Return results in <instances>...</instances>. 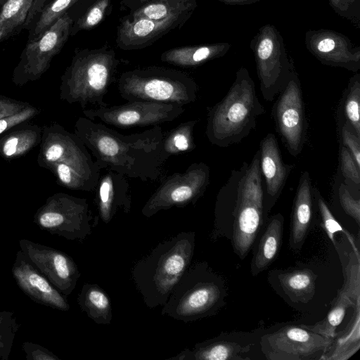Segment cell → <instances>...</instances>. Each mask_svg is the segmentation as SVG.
<instances>
[{"label": "cell", "mask_w": 360, "mask_h": 360, "mask_svg": "<svg viewBox=\"0 0 360 360\" xmlns=\"http://www.w3.org/2000/svg\"><path fill=\"white\" fill-rule=\"evenodd\" d=\"M74 133L101 169L112 170L142 181H155L162 174L164 132L160 125L124 135L100 122L79 117L75 124Z\"/></svg>", "instance_id": "cell-1"}, {"label": "cell", "mask_w": 360, "mask_h": 360, "mask_svg": "<svg viewBox=\"0 0 360 360\" xmlns=\"http://www.w3.org/2000/svg\"><path fill=\"white\" fill-rule=\"evenodd\" d=\"M214 216L212 238L219 236L227 223L231 222L233 250L243 259L265 224L259 150L250 162H243L239 169L231 171L218 192Z\"/></svg>", "instance_id": "cell-2"}, {"label": "cell", "mask_w": 360, "mask_h": 360, "mask_svg": "<svg viewBox=\"0 0 360 360\" xmlns=\"http://www.w3.org/2000/svg\"><path fill=\"white\" fill-rule=\"evenodd\" d=\"M195 233L181 231L160 242L131 269V278L150 309L163 306L194 255Z\"/></svg>", "instance_id": "cell-3"}, {"label": "cell", "mask_w": 360, "mask_h": 360, "mask_svg": "<svg viewBox=\"0 0 360 360\" xmlns=\"http://www.w3.org/2000/svg\"><path fill=\"white\" fill-rule=\"evenodd\" d=\"M265 112L255 82L248 70L241 67L225 96L210 108L205 135L218 147L238 143L255 128L257 118Z\"/></svg>", "instance_id": "cell-4"}, {"label": "cell", "mask_w": 360, "mask_h": 360, "mask_svg": "<svg viewBox=\"0 0 360 360\" xmlns=\"http://www.w3.org/2000/svg\"><path fill=\"white\" fill-rule=\"evenodd\" d=\"M120 60L108 46L77 51L60 78V98L69 104L107 106L105 95L115 82Z\"/></svg>", "instance_id": "cell-5"}, {"label": "cell", "mask_w": 360, "mask_h": 360, "mask_svg": "<svg viewBox=\"0 0 360 360\" xmlns=\"http://www.w3.org/2000/svg\"><path fill=\"white\" fill-rule=\"evenodd\" d=\"M224 282L206 262L190 264L162 306L161 314L185 323L216 314L226 304Z\"/></svg>", "instance_id": "cell-6"}, {"label": "cell", "mask_w": 360, "mask_h": 360, "mask_svg": "<svg viewBox=\"0 0 360 360\" xmlns=\"http://www.w3.org/2000/svg\"><path fill=\"white\" fill-rule=\"evenodd\" d=\"M120 95L127 101H141L185 105L196 101L198 86L181 70L159 66L136 68L117 79Z\"/></svg>", "instance_id": "cell-7"}, {"label": "cell", "mask_w": 360, "mask_h": 360, "mask_svg": "<svg viewBox=\"0 0 360 360\" xmlns=\"http://www.w3.org/2000/svg\"><path fill=\"white\" fill-rule=\"evenodd\" d=\"M94 217L86 199L65 193L49 196L45 203L37 209L34 223L41 230L68 240L82 243L92 232Z\"/></svg>", "instance_id": "cell-8"}, {"label": "cell", "mask_w": 360, "mask_h": 360, "mask_svg": "<svg viewBox=\"0 0 360 360\" xmlns=\"http://www.w3.org/2000/svg\"><path fill=\"white\" fill-rule=\"evenodd\" d=\"M250 47L255 56L262 95L266 101H272L286 85L293 60L288 55L281 33L271 24L259 29Z\"/></svg>", "instance_id": "cell-9"}, {"label": "cell", "mask_w": 360, "mask_h": 360, "mask_svg": "<svg viewBox=\"0 0 360 360\" xmlns=\"http://www.w3.org/2000/svg\"><path fill=\"white\" fill-rule=\"evenodd\" d=\"M37 163L46 169L63 162L77 171L96 188L102 170L82 141L58 123L44 125Z\"/></svg>", "instance_id": "cell-10"}, {"label": "cell", "mask_w": 360, "mask_h": 360, "mask_svg": "<svg viewBox=\"0 0 360 360\" xmlns=\"http://www.w3.org/2000/svg\"><path fill=\"white\" fill-rule=\"evenodd\" d=\"M210 167L201 162L167 176L146 202L141 214L148 218L162 210L195 205L210 184Z\"/></svg>", "instance_id": "cell-11"}, {"label": "cell", "mask_w": 360, "mask_h": 360, "mask_svg": "<svg viewBox=\"0 0 360 360\" xmlns=\"http://www.w3.org/2000/svg\"><path fill=\"white\" fill-rule=\"evenodd\" d=\"M333 340L302 326L285 325L262 335L259 343L269 360H320Z\"/></svg>", "instance_id": "cell-12"}, {"label": "cell", "mask_w": 360, "mask_h": 360, "mask_svg": "<svg viewBox=\"0 0 360 360\" xmlns=\"http://www.w3.org/2000/svg\"><path fill=\"white\" fill-rule=\"evenodd\" d=\"M72 19L66 12L39 38L28 41L15 68L12 82L18 86L39 79L50 67L70 34Z\"/></svg>", "instance_id": "cell-13"}, {"label": "cell", "mask_w": 360, "mask_h": 360, "mask_svg": "<svg viewBox=\"0 0 360 360\" xmlns=\"http://www.w3.org/2000/svg\"><path fill=\"white\" fill-rule=\"evenodd\" d=\"M185 111L183 105L151 101H134L112 106L84 109L85 117L107 126L126 129L158 126L172 122Z\"/></svg>", "instance_id": "cell-14"}, {"label": "cell", "mask_w": 360, "mask_h": 360, "mask_svg": "<svg viewBox=\"0 0 360 360\" xmlns=\"http://www.w3.org/2000/svg\"><path fill=\"white\" fill-rule=\"evenodd\" d=\"M272 116L285 148L291 155L297 157L305 144L308 125L301 84L295 65L273 105Z\"/></svg>", "instance_id": "cell-15"}, {"label": "cell", "mask_w": 360, "mask_h": 360, "mask_svg": "<svg viewBox=\"0 0 360 360\" xmlns=\"http://www.w3.org/2000/svg\"><path fill=\"white\" fill-rule=\"evenodd\" d=\"M19 247L33 265L60 292L65 296L72 293L81 274L70 255L27 239L19 240Z\"/></svg>", "instance_id": "cell-16"}, {"label": "cell", "mask_w": 360, "mask_h": 360, "mask_svg": "<svg viewBox=\"0 0 360 360\" xmlns=\"http://www.w3.org/2000/svg\"><path fill=\"white\" fill-rule=\"evenodd\" d=\"M307 50L322 64L356 72L360 69V47L345 34L319 29L306 32Z\"/></svg>", "instance_id": "cell-17"}, {"label": "cell", "mask_w": 360, "mask_h": 360, "mask_svg": "<svg viewBox=\"0 0 360 360\" xmlns=\"http://www.w3.org/2000/svg\"><path fill=\"white\" fill-rule=\"evenodd\" d=\"M11 273L19 288L34 302L53 309L67 311V296L60 292L19 250Z\"/></svg>", "instance_id": "cell-18"}, {"label": "cell", "mask_w": 360, "mask_h": 360, "mask_svg": "<svg viewBox=\"0 0 360 360\" xmlns=\"http://www.w3.org/2000/svg\"><path fill=\"white\" fill-rule=\"evenodd\" d=\"M191 13L169 16L161 20L124 16L117 32V46L124 51L137 50L153 44L172 30L181 28Z\"/></svg>", "instance_id": "cell-19"}, {"label": "cell", "mask_w": 360, "mask_h": 360, "mask_svg": "<svg viewBox=\"0 0 360 360\" xmlns=\"http://www.w3.org/2000/svg\"><path fill=\"white\" fill-rule=\"evenodd\" d=\"M259 162L262 176L265 181L264 191V222L271 208L276 202L293 168L282 159L277 139L272 133L262 139L259 144Z\"/></svg>", "instance_id": "cell-20"}, {"label": "cell", "mask_w": 360, "mask_h": 360, "mask_svg": "<svg viewBox=\"0 0 360 360\" xmlns=\"http://www.w3.org/2000/svg\"><path fill=\"white\" fill-rule=\"evenodd\" d=\"M108 171L100 176L96 188L95 203L98 210V219L108 224L121 209L127 214L131 207V198L129 193V184L127 177L115 172Z\"/></svg>", "instance_id": "cell-21"}, {"label": "cell", "mask_w": 360, "mask_h": 360, "mask_svg": "<svg viewBox=\"0 0 360 360\" xmlns=\"http://www.w3.org/2000/svg\"><path fill=\"white\" fill-rule=\"evenodd\" d=\"M250 344L231 341L228 334L198 342L193 348L185 349L167 360H247L244 356Z\"/></svg>", "instance_id": "cell-22"}, {"label": "cell", "mask_w": 360, "mask_h": 360, "mask_svg": "<svg viewBox=\"0 0 360 360\" xmlns=\"http://www.w3.org/2000/svg\"><path fill=\"white\" fill-rule=\"evenodd\" d=\"M313 188L309 173H302L293 202L290 233V246L299 251L309 231L312 218Z\"/></svg>", "instance_id": "cell-23"}, {"label": "cell", "mask_w": 360, "mask_h": 360, "mask_svg": "<svg viewBox=\"0 0 360 360\" xmlns=\"http://www.w3.org/2000/svg\"><path fill=\"white\" fill-rule=\"evenodd\" d=\"M120 5L129 10L130 18L161 20L169 16L193 14L196 0H122Z\"/></svg>", "instance_id": "cell-24"}, {"label": "cell", "mask_w": 360, "mask_h": 360, "mask_svg": "<svg viewBox=\"0 0 360 360\" xmlns=\"http://www.w3.org/2000/svg\"><path fill=\"white\" fill-rule=\"evenodd\" d=\"M27 122L20 123L0 135V157L12 160L25 155L40 144L42 127Z\"/></svg>", "instance_id": "cell-25"}, {"label": "cell", "mask_w": 360, "mask_h": 360, "mask_svg": "<svg viewBox=\"0 0 360 360\" xmlns=\"http://www.w3.org/2000/svg\"><path fill=\"white\" fill-rule=\"evenodd\" d=\"M231 46L229 43L220 42L176 47L164 51L160 60L179 67L193 68L224 56Z\"/></svg>", "instance_id": "cell-26"}, {"label": "cell", "mask_w": 360, "mask_h": 360, "mask_svg": "<svg viewBox=\"0 0 360 360\" xmlns=\"http://www.w3.org/2000/svg\"><path fill=\"white\" fill-rule=\"evenodd\" d=\"M284 219L281 213L266 220L264 231L251 262L254 276L266 269L276 259L282 244Z\"/></svg>", "instance_id": "cell-27"}, {"label": "cell", "mask_w": 360, "mask_h": 360, "mask_svg": "<svg viewBox=\"0 0 360 360\" xmlns=\"http://www.w3.org/2000/svg\"><path fill=\"white\" fill-rule=\"evenodd\" d=\"M359 299V286L345 282L344 288L340 291L326 317L314 325L302 326L325 337L334 339L335 329L343 320L346 309L349 306H353Z\"/></svg>", "instance_id": "cell-28"}, {"label": "cell", "mask_w": 360, "mask_h": 360, "mask_svg": "<svg viewBox=\"0 0 360 360\" xmlns=\"http://www.w3.org/2000/svg\"><path fill=\"white\" fill-rule=\"evenodd\" d=\"M81 310L97 324L108 325L112 319L110 299L98 285L84 283L78 294Z\"/></svg>", "instance_id": "cell-29"}, {"label": "cell", "mask_w": 360, "mask_h": 360, "mask_svg": "<svg viewBox=\"0 0 360 360\" xmlns=\"http://www.w3.org/2000/svg\"><path fill=\"white\" fill-rule=\"evenodd\" d=\"M354 311L351 321L341 336L333 340L329 350L323 356V360H347L360 347L359 320L360 299L353 305Z\"/></svg>", "instance_id": "cell-30"}, {"label": "cell", "mask_w": 360, "mask_h": 360, "mask_svg": "<svg viewBox=\"0 0 360 360\" xmlns=\"http://www.w3.org/2000/svg\"><path fill=\"white\" fill-rule=\"evenodd\" d=\"M198 122V120H187L164 133L161 149L164 162L172 155L191 152L195 148L193 133Z\"/></svg>", "instance_id": "cell-31"}, {"label": "cell", "mask_w": 360, "mask_h": 360, "mask_svg": "<svg viewBox=\"0 0 360 360\" xmlns=\"http://www.w3.org/2000/svg\"><path fill=\"white\" fill-rule=\"evenodd\" d=\"M316 276L309 269L284 272L278 276L283 290L295 302L307 303L315 294Z\"/></svg>", "instance_id": "cell-32"}, {"label": "cell", "mask_w": 360, "mask_h": 360, "mask_svg": "<svg viewBox=\"0 0 360 360\" xmlns=\"http://www.w3.org/2000/svg\"><path fill=\"white\" fill-rule=\"evenodd\" d=\"M34 0H7L0 11V41L21 29L31 11Z\"/></svg>", "instance_id": "cell-33"}, {"label": "cell", "mask_w": 360, "mask_h": 360, "mask_svg": "<svg viewBox=\"0 0 360 360\" xmlns=\"http://www.w3.org/2000/svg\"><path fill=\"white\" fill-rule=\"evenodd\" d=\"M77 1L78 0H53L47 6H44L40 11L38 20L34 25L30 32L28 41L36 40L39 38Z\"/></svg>", "instance_id": "cell-34"}, {"label": "cell", "mask_w": 360, "mask_h": 360, "mask_svg": "<svg viewBox=\"0 0 360 360\" xmlns=\"http://www.w3.org/2000/svg\"><path fill=\"white\" fill-rule=\"evenodd\" d=\"M50 170L56 176L57 184L70 190L91 192L96 188L84 177L71 167L56 162L49 165Z\"/></svg>", "instance_id": "cell-35"}, {"label": "cell", "mask_w": 360, "mask_h": 360, "mask_svg": "<svg viewBox=\"0 0 360 360\" xmlns=\"http://www.w3.org/2000/svg\"><path fill=\"white\" fill-rule=\"evenodd\" d=\"M344 112L347 122L360 137V75L356 73L349 80L345 97Z\"/></svg>", "instance_id": "cell-36"}, {"label": "cell", "mask_w": 360, "mask_h": 360, "mask_svg": "<svg viewBox=\"0 0 360 360\" xmlns=\"http://www.w3.org/2000/svg\"><path fill=\"white\" fill-rule=\"evenodd\" d=\"M20 325L11 311H0V360H8Z\"/></svg>", "instance_id": "cell-37"}, {"label": "cell", "mask_w": 360, "mask_h": 360, "mask_svg": "<svg viewBox=\"0 0 360 360\" xmlns=\"http://www.w3.org/2000/svg\"><path fill=\"white\" fill-rule=\"evenodd\" d=\"M110 6V0H97L72 26L70 34L96 27L103 20Z\"/></svg>", "instance_id": "cell-38"}, {"label": "cell", "mask_w": 360, "mask_h": 360, "mask_svg": "<svg viewBox=\"0 0 360 360\" xmlns=\"http://www.w3.org/2000/svg\"><path fill=\"white\" fill-rule=\"evenodd\" d=\"M313 191L317 201V205L321 217L323 227L335 248H337V246L335 240V233L337 232L344 233L349 240L352 247H354L355 244L352 237L348 232L345 231L339 222L335 219L318 190L313 188Z\"/></svg>", "instance_id": "cell-39"}, {"label": "cell", "mask_w": 360, "mask_h": 360, "mask_svg": "<svg viewBox=\"0 0 360 360\" xmlns=\"http://www.w3.org/2000/svg\"><path fill=\"white\" fill-rule=\"evenodd\" d=\"M330 7L340 16L360 27V0H328Z\"/></svg>", "instance_id": "cell-40"}, {"label": "cell", "mask_w": 360, "mask_h": 360, "mask_svg": "<svg viewBox=\"0 0 360 360\" xmlns=\"http://www.w3.org/2000/svg\"><path fill=\"white\" fill-rule=\"evenodd\" d=\"M40 113V110L30 105L18 113L0 120V135L14 126L29 121Z\"/></svg>", "instance_id": "cell-41"}, {"label": "cell", "mask_w": 360, "mask_h": 360, "mask_svg": "<svg viewBox=\"0 0 360 360\" xmlns=\"http://www.w3.org/2000/svg\"><path fill=\"white\" fill-rule=\"evenodd\" d=\"M339 199L344 211L360 224V200L354 198L344 184L338 189Z\"/></svg>", "instance_id": "cell-42"}, {"label": "cell", "mask_w": 360, "mask_h": 360, "mask_svg": "<svg viewBox=\"0 0 360 360\" xmlns=\"http://www.w3.org/2000/svg\"><path fill=\"white\" fill-rule=\"evenodd\" d=\"M340 162L344 176L356 184L360 183V167L345 146L340 150Z\"/></svg>", "instance_id": "cell-43"}, {"label": "cell", "mask_w": 360, "mask_h": 360, "mask_svg": "<svg viewBox=\"0 0 360 360\" xmlns=\"http://www.w3.org/2000/svg\"><path fill=\"white\" fill-rule=\"evenodd\" d=\"M342 139L343 146L348 149L357 165L360 167V137L347 121L342 127Z\"/></svg>", "instance_id": "cell-44"}, {"label": "cell", "mask_w": 360, "mask_h": 360, "mask_svg": "<svg viewBox=\"0 0 360 360\" xmlns=\"http://www.w3.org/2000/svg\"><path fill=\"white\" fill-rule=\"evenodd\" d=\"M22 349L27 360H60L47 348L37 343L25 342L22 345Z\"/></svg>", "instance_id": "cell-45"}, {"label": "cell", "mask_w": 360, "mask_h": 360, "mask_svg": "<svg viewBox=\"0 0 360 360\" xmlns=\"http://www.w3.org/2000/svg\"><path fill=\"white\" fill-rule=\"evenodd\" d=\"M30 104L0 94V120L15 115Z\"/></svg>", "instance_id": "cell-46"}, {"label": "cell", "mask_w": 360, "mask_h": 360, "mask_svg": "<svg viewBox=\"0 0 360 360\" xmlns=\"http://www.w3.org/2000/svg\"><path fill=\"white\" fill-rule=\"evenodd\" d=\"M45 0H34L31 11L28 15V18L24 25V28H27L32 23L34 16L39 13L44 8V3Z\"/></svg>", "instance_id": "cell-47"}, {"label": "cell", "mask_w": 360, "mask_h": 360, "mask_svg": "<svg viewBox=\"0 0 360 360\" xmlns=\"http://www.w3.org/2000/svg\"><path fill=\"white\" fill-rule=\"evenodd\" d=\"M220 2H222L227 5L231 6H244V5H250L255 3H257L258 1H260L261 0H217Z\"/></svg>", "instance_id": "cell-48"}, {"label": "cell", "mask_w": 360, "mask_h": 360, "mask_svg": "<svg viewBox=\"0 0 360 360\" xmlns=\"http://www.w3.org/2000/svg\"><path fill=\"white\" fill-rule=\"evenodd\" d=\"M7 0H0V7H1Z\"/></svg>", "instance_id": "cell-49"}, {"label": "cell", "mask_w": 360, "mask_h": 360, "mask_svg": "<svg viewBox=\"0 0 360 360\" xmlns=\"http://www.w3.org/2000/svg\"><path fill=\"white\" fill-rule=\"evenodd\" d=\"M0 218H1V214H0Z\"/></svg>", "instance_id": "cell-50"}]
</instances>
